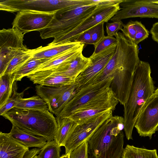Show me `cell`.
<instances>
[{"mask_svg": "<svg viewBox=\"0 0 158 158\" xmlns=\"http://www.w3.org/2000/svg\"><path fill=\"white\" fill-rule=\"evenodd\" d=\"M117 46L108 63L112 68L113 79L110 88L119 102L124 105L127 99L136 67L140 61L139 49L120 32L115 36Z\"/></svg>", "mask_w": 158, "mask_h": 158, "instance_id": "cell-1", "label": "cell"}, {"mask_svg": "<svg viewBox=\"0 0 158 158\" xmlns=\"http://www.w3.org/2000/svg\"><path fill=\"white\" fill-rule=\"evenodd\" d=\"M149 63L140 60L133 75L128 98L123 106L124 130L128 140L133 139L132 131L136 119L144 104L154 93Z\"/></svg>", "mask_w": 158, "mask_h": 158, "instance_id": "cell-2", "label": "cell"}, {"mask_svg": "<svg viewBox=\"0 0 158 158\" xmlns=\"http://www.w3.org/2000/svg\"><path fill=\"white\" fill-rule=\"evenodd\" d=\"M123 117L112 116L89 138V158H121L124 150Z\"/></svg>", "mask_w": 158, "mask_h": 158, "instance_id": "cell-3", "label": "cell"}, {"mask_svg": "<svg viewBox=\"0 0 158 158\" xmlns=\"http://www.w3.org/2000/svg\"><path fill=\"white\" fill-rule=\"evenodd\" d=\"M12 125L47 142L54 140L58 127L56 118L49 110H38L13 108L2 115Z\"/></svg>", "mask_w": 158, "mask_h": 158, "instance_id": "cell-4", "label": "cell"}, {"mask_svg": "<svg viewBox=\"0 0 158 158\" xmlns=\"http://www.w3.org/2000/svg\"><path fill=\"white\" fill-rule=\"evenodd\" d=\"M99 6L94 4L75 9L66 8L57 11L51 23L40 30L41 38H59L79 26L97 10Z\"/></svg>", "mask_w": 158, "mask_h": 158, "instance_id": "cell-5", "label": "cell"}, {"mask_svg": "<svg viewBox=\"0 0 158 158\" xmlns=\"http://www.w3.org/2000/svg\"><path fill=\"white\" fill-rule=\"evenodd\" d=\"M94 4L92 0H1L0 10L11 13L23 10L52 12L66 8L74 9Z\"/></svg>", "mask_w": 158, "mask_h": 158, "instance_id": "cell-6", "label": "cell"}, {"mask_svg": "<svg viewBox=\"0 0 158 158\" xmlns=\"http://www.w3.org/2000/svg\"><path fill=\"white\" fill-rule=\"evenodd\" d=\"M119 102L110 88L95 98L67 118L81 125L109 110L114 111Z\"/></svg>", "mask_w": 158, "mask_h": 158, "instance_id": "cell-7", "label": "cell"}, {"mask_svg": "<svg viewBox=\"0 0 158 158\" xmlns=\"http://www.w3.org/2000/svg\"><path fill=\"white\" fill-rule=\"evenodd\" d=\"M77 88L76 83L58 86L38 85L35 86L37 95L47 103L49 111L56 116L73 98Z\"/></svg>", "mask_w": 158, "mask_h": 158, "instance_id": "cell-8", "label": "cell"}, {"mask_svg": "<svg viewBox=\"0 0 158 158\" xmlns=\"http://www.w3.org/2000/svg\"><path fill=\"white\" fill-rule=\"evenodd\" d=\"M120 4L109 6H100L91 16L72 31L61 37L54 39L48 44L54 45L73 42L82 33L93 28L102 22H108L120 10Z\"/></svg>", "mask_w": 158, "mask_h": 158, "instance_id": "cell-9", "label": "cell"}, {"mask_svg": "<svg viewBox=\"0 0 158 158\" xmlns=\"http://www.w3.org/2000/svg\"><path fill=\"white\" fill-rule=\"evenodd\" d=\"M113 79V77H109L101 81L84 87L77 91L56 117H67L95 98L108 90Z\"/></svg>", "mask_w": 158, "mask_h": 158, "instance_id": "cell-10", "label": "cell"}, {"mask_svg": "<svg viewBox=\"0 0 158 158\" xmlns=\"http://www.w3.org/2000/svg\"><path fill=\"white\" fill-rule=\"evenodd\" d=\"M134 127L139 136L150 139L158 127V93H154L145 102L136 119Z\"/></svg>", "mask_w": 158, "mask_h": 158, "instance_id": "cell-11", "label": "cell"}, {"mask_svg": "<svg viewBox=\"0 0 158 158\" xmlns=\"http://www.w3.org/2000/svg\"><path fill=\"white\" fill-rule=\"evenodd\" d=\"M57 11L52 12L32 10L19 11L16 14L12 23V28L18 29L24 34L32 31H39L46 27L51 23L55 17Z\"/></svg>", "mask_w": 158, "mask_h": 158, "instance_id": "cell-12", "label": "cell"}, {"mask_svg": "<svg viewBox=\"0 0 158 158\" xmlns=\"http://www.w3.org/2000/svg\"><path fill=\"white\" fill-rule=\"evenodd\" d=\"M113 111L109 110L81 125H77L70 133L64 144L65 154L69 153L94 134L108 118L113 116Z\"/></svg>", "mask_w": 158, "mask_h": 158, "instance_id": "cell-13", "label": "cell"}, {"mask_svg": "<svg viewBox=\"0 0 158 158\" xmlns=\"http://www.w3.org/2000/svg\"><path fill=\"white\" fill-rule=\"evenodd\" d=\"M121 7L110 19L114 21L130 18H156L158 19V4L151 0H123Z\"/></svg>", "mask_w": 158, "mask_h": 158, "instance_id": "cell-14", "label": "cell"}, {"mask_svg": "<svg viewBox=\"0 0 158 158\" xmlns=\"http://www.w3.org/2000/svg\"><path fill=\"white\" fill-rule=\"evenodd\" d=\"M117 43L108 47L95 56L89 58L90 65L76 78V92L81 88L91 85L96 77L104 69L114 55Z\"/></svg>", "mask_w": 158, "mask_h": 158, "instance_id": "cell-15", "label": "cell"}, {"mask_svg": "<svg viewBox=\"0 0 158 158\" xmlns=\"http://www.w3.org/2000/svg\"><path fill=\"white\" fill-rule=\"evenodd\" d=\"M91 63L89 58L84 56L82 52L74 59L64 63L57 68L46 72V75L48 77L54 74H60L75 80Z\"/></svg>", "mask_w": 158, "mask_h": 158, "instance_id": "cell-16", "label": "cell"}, {"mask_svg": "<svg viewBox=\"0 0 158 158\" xmlns=\"http://www.w3.org/2000/svg\"><path fill=\"white\" fill-rule=\"evenodd\" d=\"M0 158H23L29 150L12 138L8 133H0Z\"/></svg>", "mask_w": 158, "mask_h": 158, "instance_id": "cell-17", "label": "cell"}, {"mask_svg": "<svg viewBox=\"0 0 158 158\" xmlns=\"http://www.w3.org/2000/svg\"><path fill=\"white\" fill-rule=\"evenodd\" d=\"M24 34L16 28L3 29L0 31V48L10 51L26 50L23 44Z\"/></svg>", "mask_w": 158, "mask_h": 158, "instance_id": "cell-18", "label": "cell"}, {"mask_svg": "<svg viewBox=\"0 0 158 158\" xmlns=\"http://www.w3.org/2000/svg\"><path fill=\"white\" fill-rule=\"evenodd\" d=\"M84 46V44H81L72 49L51 57L29 74L40 71L52 70L57 68L64 63L74 59L82 53Z\"/></svg>", "mask_w": 158, "mask_h": 158, "instance_id": "cell-19", "label": "cell"}, {"mask_svg": "<svg viewBox=\"0 0 158 158\" xmlns=\"http://www.w3.org/2000/svg\"><path fill=\"white\" fill-rule=\"evenodd\" d=\"M8 134L12 138L28 148L35 147L41 149L47 143L44 138L29 134L14 125Z\"/></svg>", "mask_w": 158, "mask_h": 158, "instance_id": "cell-20", "label": "cell"}, {"mask_svg": "<svg viewBox=\"0 0 158 158\" xmlns=\"http://www.w3.org/2000/svg\"><path fill=\"white\" fill-rule=\"evenodd\" d=\"M82 43L72 42L64 44L40 47L33 49L32 59L49 58L62 53L80 45Z\"/></svg>", "mask_w": 158, "mask_h": 158, "instance_id": "cell-21", "label": "cell"}, {"mask_svg": "<svg viewBox=\"0 0 158 158\" xmlns=\"http://www.w3.org/2000/svg\"><path fill=\"white\" fill-rule=\"evenodd\" d=\"M123 34L136 45L148 37L149 32L141 22L130 21L124 24Z\"/></svg>", "mask_w": 158, "mask_h": 158, "instance_id": "cell-22", "label": "cell"}, {"mask_svg": "<svg viewBox=\"0 0 158 158\" xmlns=\"http://www.w3.org/2000/svg\"><path fill=\"white\" fill-rule=\"evenodd\" d=\"M58 129L54 140L60 146H64V143L70 133L77 125L68 118H56Z\"/></svg>", "mask_w": 158, "mask_h": 158, "instance_id": "cell-23", "label": "cell"}, {"mask_svg": "<svg viewBox=\"0 0 158 158\" xmlns=\"http://www.w3.org/2000/svg\"><path fill=\"white\" fill-rule=\"evenodd\" d=\"M121 158H158L156 149L150 150L127 144Z\"/></svg>", "mask_w": 158, "mask_h": 158, "instance_id": "cell-24", "label": "cell"}, {"mask_svg": "<svg viewBox=\"0 0 158 158\" xmlns=\"http://www.w3.org/2000/svg\"><path fill=\"white\" fill-rule=\"evenodd\" d=\"M15 107L23 109L42 111L48 110L47 103L38 95L20 99Z\"/></svg>", "mask_w": 158, "mask_h": 158, "instance_id": "cell-25", "label": "cell"}, {"mask_svg": "<svg viewBox=\"0 0 158 158\" xmlns=\"http://www.w3.org/2000/svg\"><path fill=\"white\" fill-rule=\"evenodd\" d=\"M42 59H31L15 72L12 74V77L14 81H21L25 77L33 71L39 66L49 60L50 58Z\"/></svg>", "mask_w": 158, "mask_h": 158, "instance_id": "cell-26", "label": "cell"}, {"mask_svg": "<svg viewBox=\"0 0 158 158\" xmlns=\"http://www.w3.org/2000/svg\"><path fill=\"white\" fill-rule=\"evenodd\" d=\"M33 52V49L20 51L11 61L4 75L13 73L31 60Z\"/></svg>", "mask_w": 158, "mask_h": 158, "instance_id": "cell-27", "label": "cell"}, {"mask_svg": "<svg viewBox=\"0 0 158 158\" xmlns=\"http://www.w3.org/2000/svg\"><path fill=\"white\" fill-rule=\"evenodd\" d=\"M14 81L12 74H5L0 77V107L11 96Z\"/></svg>", "mask_w": 158, "mask_h": 158, "instance_id": "cell-28", "label": "cell"}, {"mask_svg": "<svg viewBox=\"0 0 158 158\" xmlns=\"http://www.w3.org/2000/svg\"><path fill=\"white\" fill-rule=\"evenodd\" d=\"M75 83V79L61 74L56 73L37 82L35 84L46 86H58L71 85Z\"/></svg>", "mask_w": 158, "mask_h": 158, "instance_id": "cell-29", "label": "cell"}, {"mask_svg": "<svg viewBox=\"0 0 158 158\" xmlns=\"http://www.w3.org/2000/svg\"><path fill=\"white\" fill-rule=\"evenodd\" d=\"M60 147L54 140L47 142L37 156L39 158H60Z\"/></svg>", "mask_w": 158, "mask_h": 158, "instance_id": "cell-30", "label": "cell"}, {"mask_svg": "<svg viewBox=\"0 0 158 158\" xmlns=\"http://www.w3.org/2000/svg\"><path fill=\"white\" fill-rule=\"evenodd\" d=\"M29 87H27L21 93L17 91V85L16 81H15L13 84V93L11 97L7 100L5 104L0 107V115L2 116L10 109L15 107L18 101L23 98L25 91Z\"/></svg>", "mask_w": 158, "mask_h": 158, "instance_id": "cell-31", "label": "cell"}, {"mask_svg": "<svg viewBox=\"0 0 158 158\" xmlns=\"http://www.w3.org/2000/svg\"><path fill=\"white\" fill-rule=\"evenodd\" d=\"M117 39L114 37L105 36L98 43L94 45V50L92 55V58L112 45L117 43Z\"/></svg>", "mask_w": 158, "mask_h": 158, "instance_id": "cell-32", "label": "cell"}, {"mask_svg": "<svg viewBox=\"0 0 158 158\" xmlns=\"http://www.w3.org/2000/svg\"><path fill=\"white\" fill-rule=\"evenodd\" d=\"M69 153V158H89L87 140Z\"/></svg>", "mask_w": 158, "mask_h": 158, "instance_id": "cell-33", "label": "cell"}, {"mask_svg": "<svg viewBox=\"0 0 158 158\" xmlns=\"http://www.w3.org/2000/svg\"><path fill=\"white\" fill-rule=\"evenodd\" d=\"M104 22H101L92 28L90 44L95 45L105 36L104 29Z\"/></svg>", "mask_w": 158, "mask_h": 158, "instance_id": "cell-34", "label": "cell"}, {"mask_svg": "<svg viewBox=\"0 0 158 158\" xmlns=\"http://www.w3.org/2000/svg\"><path fill=\"white\" fill-rule=\"evenodd\" d=\"M124 25L121 20L113 21L112 23L107 22L106 30L107 36L110 37L115 36L119 30H122Z\"/></svg>", "mask_w": 158, "mask_h": 158, "instance_id": "cell-35", "label": "cell"}, {"mask_svg": "<svg viewBox=\"0 0 158 158\" xmlns=\"http://www.w3.org/2000/svg\"><path fill=\"white\" fill-rule=\"evenodd\" d=\"M92 28L79 35L75 39L74 42L83 44H90Z\"/></svg>", "mask_w": 158, "mask_h": 158, "instance_id": "cell-36", "label": "cell"}, {"mask_svg": "<svg viewBox=\"0 0 158 158\" xmlns=\"http://www.w3.org/2000/svg\"><path fill=\"white\" fill-rule=\"evenodd\" d=\"M98 6H109L120 4L123 0H93Z\"/></svg>", "mask_w": 158, "mask_h": 158, "instance_id": "cell-37", "label": "cell"}, {"mask_svg": "<svg viewBox=\"0 0 158 158\" xmlns=\"http://www.w3.org/2000/svg\"><path fill=\"white\" fill-rule=\"evenodd\" d=\"M150 33L153 40L158 43V22L153 24Z\"/></svg>", "mask_w": 158, "mask_h": 158, "instance_id": "cell-38", "label": "cell"}, {"mask_svg": "<svg viewBox=\"0 0 158 158\" xmlns=\"http://www.w3.org/2000/svg\"><path fill=\"white\" fill-rule=\"evenodd\" d=\"M40 151L41 149L36 148L29 150L25 153L23 158H33L38 154Z\"/></svg>", "mask_w": 158, "mask_h": 158, "instance_id": "cell-39", "label": "cell"}, {"mask_svg": "<svg viewBox=\"0 0 158 158\" xmlns=\"http://www.w3.org/2000/svg\"><path fill=\"white\" fill-rule=\"evenodd\" d=\"M60 158H69V153L62 155Z\"/></svg>", "mask_w": 158, "mask_h": 158, "instance_id": "cell-40", "label": "cell"}, {"mask_svg": "<svg viewBox=\"0 0 158 158\" xmlns=\"http://www.w3.org/2000/svg\"><path fill=\"white\" fill-rule=\"evenodd\" d=\"M151 2L154 3L158 4V0H151Z\"/></svg>", "mask_w": 158, "mask_h": 158, "instance_id": "cell-41", "label": "cell"}, {"mask_svg": "<svg viewBox=\"0 0 158 158\" xmlns=\"http://www.w3.org/2000/svg\"><path fill=\"white\" fill-rule=\"evenodd\" d=\"M154 93H158V88L155 90Z\"/></svg>", "mask_w": 158, "mask_h": 158, "instance_id": "cell-42", "label": "cell"}, {"mask_svg": "<svg viewBox=\"0 0 158 158\" xmlns=\"http://www.w3.org/2000/svg\"><path fill=\"white\" fill-rule=\"evenodd\" d=\"M33 158H39L37 156V155L35 156H34Z\"/></svg>", "mask_w": 158, "mask_h": 158, "instance_id": "cell-43", "label": "cell"}]
</instances>
